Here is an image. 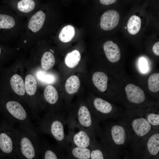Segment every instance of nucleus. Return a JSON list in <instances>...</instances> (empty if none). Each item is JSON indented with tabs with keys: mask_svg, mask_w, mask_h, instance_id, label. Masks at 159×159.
<instances>
[{
	"mask_svg": "<svg viewBox=\"0 0 159 159\" xmlns=\"http://www.w3.org/2000/svg\"><path fill=\"white\" fill-rule=\"evenodd\" d=\"M93 105V108L91 110L96 118H104L112 109V106L110 103L100 98L94 99Z\"/></svg>",
	"mask_w": 159,
	"mask_h": 159,
	"instance_id": "9b49d317",
	"label": "nucleus"
},
{
	"mask_svg": "<svg viewBox=\"0 0 159 159\" xmlns=\"http://www.w3.org/2000/svg\"><path fill=\"white\" fill-rule=\"evenodd\" d=\"M127 28V27H125V29H126Z\"/></svg>",
	"mask_w": 159,
	"mask_h": 159,
	"instance_id": "72a5a7b5",
	"label": "nucleus"
},
{
	"mask_svg": "<svg viewBox=\"0 0 159 159\" xmlns=\"http://www.w3.org/2000/svg\"><path fill=\"white\" fill-rule=\"evenodd\" d=\"M147 147L149 153L152 155H156L159 151V134L157 133L152 135L149 138Z\"/></svg>",
	"mask_w": 159,
	"mask_h": 159,
	"instance_id": "a878e982",
	"label": "nucleus"
},
{
	"mask_svg": "<svg viewBox=\"0 0 159 159\" xmlns=\"http://www.w3.org/2000/svg\"><path fill=\"white\" fill-rule=\"evenodd\" d=\"M68 125L75 127L77 131L73 128H68L67 138L71 145L89 148L93 138L86 130L75 125L67 122Z\"/></svg>",
	"mask_w": 159,
	"mask_h": 159,
	"instance_id": "6e6552de",
	"label": "nucleus"
},
{
	"mask_svg": "<svg viewBox=\"0 0 159 159\" xmlns=\"http://www.w3.org/2000/svg\"><path fill=\"white\" fill-rule=\"evenodd\" d=\"M117 0H100L101 3L104 5H108L115 3Z\"/></svg>",
	"mask_w": 159,
	"mask_h": 159,
	"instance_id": "473e14b6",
	"label": "nucleus"
},
{
	"mask_svg": "<svg viewBox=\"0 0 159 159\" xmlns=\"http://www.w3.org/2000/svg\"><path fill=\"white\" fill-rule=\"evenodd\" d=\"M119 19L120 15L117 11L114 10L107 11L101 16V27L104 30H112L118 25Z\"/></svg>",
	"mask_w": 159,
	"mask_h": 159,
	"instance_id": "9d476101",
	"label": "nucleus"
},
{
	"mask_svg": "<svg viewBox=\"0 0 159 159\" xmlns=\"http://www.w3.org/2000/svg\"><path fill=\"white\" fill-rule=\"evenodd\" d=\"M19 17L27 18L41 6L40 0H2Z\"/></svg>",
	"mask_w": 159,
	"mask_h": 159,
	"instance_id": "0eeeda50",
	"label": "nucleus"
},
{
	"mask_svg": "<svg viewBox=\"0 0 159 159\" xmlns=\"http://www.w3.org/2000/svg\"><path fill=\"white\" fill-rule=\"evenodd\" d=\"M0 114L9 120L26 125L37 132L39 131L22 105L16 101L9 100L3 94L0 95Z\"/></svg>",
	"mask_w": 159,
	"mask_h": 159,
	"instance_id": "39448f33",
	"label": "nucleus"
},
{
	"mask_svg": "<svg viewBox=\"0 0 159 159\" xmlns=\"http://www.w3.org/2000/svg\"><path fill=\"white\" fill-rule=\"evenodd\" d=\"M67 113V121L85 130L93 137L97 130V125L96 118L89 107L82 104Z\"/></svg>",
	"mask_w": 159,
	"mask_h": 159,
	"instance_id": "423d86ee",
	"label": "nucleus"
},
{
	"mask_svg": "<svg viewBox=\"0 0 159 159\" xmlns=\"http://www.w3.org/2000/svg\"><path fill=\"white\" fill-rule=\"evenodd\" d=\"M92 80L95 86L101 92H104L107 89L108 77L104 73L97 72L92 76Z\"/></svg>",
	"mask_w": 159,
	"mask_h": 159,
	"instance_id": "a211bd4d",
	"label": "nucleus"
},
{
	"mask_svg": "<svg viewBox=\"0 0 159 159\" xmlns=\"http://www.w3.org/2000/svg\"><path fill=\"white\" fill-rule=\"evenodd\" d=\"M139 67L142 72H145L147 71L148 65L147 61L144 59H141L139 61Z\"/></svg>",
	"mask_w": 159,
	"mask_h": 159,
	"instance_id": "c756f323",
	"label": "nucleus"
},
{
	"mask_svg": "<svg viewBox=\"0 0 159 159\" xmlns=\"http://www.w3.org/2000/svg\"><path fill=\"white\" fill-rule=\"evenodd\" d=\"M112 139L115 143L118 145L124 144L126 140V133L123 127L119 125L113 126L111 129Z\"/></svg>",
	"mask_w": 159,
	"mask_h": 159,
	"instance_id": "6ab92c4d",
	"label": "nucleus"
},
{
	"mask_svg": "<svg viewBox=\"0 0 159 159\" xmlns=\"http://www.w3.org/2000/svg\"><path fill=\"white\" fill-rule=\"evenodd\" d=\"M51 52L46 51L43 54L41 59V65L43 69L48 70L54 65L55 61L54 56Z\"/></svg>",
	"mask_w": 159,
	"mask_h": 159,
	"instance_id": "4be33fe9",
	"label": "nucleus"
},
{
	"mask_svg": "<svg viewBox=\"0 0 159 159\" xmlns=\"http://www.w3.org/2000/svg\"><path fill=\"white\" fill-rule=\"evenodd\" d=\"M67 116L66 112L61 111L46 112L38 121L37 127L39 131L52 137L57 145L66 152L70 146V142L64 131Z\"/></svg>",
	"mask_w": 159,
	"mask_h": 159,
	"instance_id": "f257e3e1",
	"label": "nucleus"
},
{
	"mask_svg": "<svg viewBox=\"0 0 159 159\" xmlns=\"http://www.w3.org/2000/svg\"><path fill=\"white\" fill-rule=\"evenodd\" d=\"M37 78L40 81L47 83H52L55 80L54 76L44 71L39 70L36 73Z\"/></svg>",
	"mask_w": 159,
	"mask_h": 159,
	"instance_id": "cd10ccee",
	"label": "nucleus"
},
{
	"mask_svg": "<svg viewBox=\"0 0 159 159\" xmlns=\"http://www.w3.org/2000/svg\"><path fill=\"white\" fill-rule=\"evenodd\" d=\"M9 49L0 44V59L5 56L9 52Z\"/></svg>",
	"mask_w": 159,
	"mask_h": 159,
	"instance_id": "7c9ffc66",
	"label": "nucleus"
},
{
	"mask_svg": "<svg viewBox=\"0 0 159 159\" xmlns=\"http://www.w3.org/2000/svg\"><path fill=\"white\" fill-rule=\"evenodd\" d=\"M80 52L77 50H74L68 53L65 58V62L66 65L70 68H73L77 66L81 59Z\"/></svg>",
	"mask_w": 159,
	"mask_h": 159,
	"instance_id": "5701e85b",
	"label": "nucleus"
},
{
	"mask_svg": "<svg viewBox=\"0 0 159 159\" xmlns=\"http://www.w3.org/2000/svg\"><path fill=\"white\" fill-rule=\"evenodd\" d=\"M40 150L42 159H65V151L58 145H53L44 141H42Z\"/></svg>",
	"mask_w": 159,
	"mask_h": 159,
	"instance_id": "1a4fd4ad",
	"label": "nucleus"
},
{
	"mask_svg": "<svg viewBox=\"0 0 159 159\" xmlns=\"http://www.w3.org/2000/svg\"><path fill=\"white\" fill-rule=\"evenodd\" d=\"M132 125L136 134L140 137L146 135L151 129L150 123L147 120L143 118L134 120L132 122Z\"/></svg>",
	"mask_w": 159,
	"mask_h": 159,
	"instance_id": "dca6fc26",
	"label": "nucleus"
},
{
	"mask_svg": "<svg viewBox=\"0 0 159 159\" xmlns=\"http://www.w3.org/2000/svg\"><path fill=\"white\" fill-rule=\"evenodd\" d=\"M17 128L18 158L38 159L40 154V148L42 140L37 132L33 128L23 124H19Z\"/></svg>",
	"mask_w": 159,
	"mask_h": 159,
	"instance_id": "7ed1b4c3",
	"label": "nucleus"
},
{
	"mask_svg": "<svg viewBox=\"0 0 159 159\" xmlns=\"http://www.w3.org/2000/svg\"><path fill=\"white\" fill-rule=\"evenodd\" d=\"M24 85L27 94L30 96H34L37 91V82L33 75L29 74L26 76Z\"/></svg>",
	"mask_w": 159,
	"mask_h": 159,
	"instance_id": "b1692460",
	"label": "nucleus"
},
{
	"mask_svg": "<svg viewBox=\"0 0 159 159\" xmlns=\"http://www.w3.org/2000/svg\"><path fill=\"white\" fill-rule=\"evenodd\" d=\"M0 122V158H18V131L15 122L4 117Z\"/></svg>",
	"mask_w": 159,
	"mask_h": 159,
	"instance_id": "20e7f679",
	"label": "nucleus"
},
{
	"mask_svg": "<svg viewBox=\"0 0 159 159\" xmlns=\"http://www.w3.org/2000/svg\"><path fill=\"white\" fill-rule=\"evenodd\" d=\"M125 90L128 100L132 103H140L145 99L144 91L138 86L129 84L125 87Z\"/></svg>",
	"mask_w": 159,
	"mask_h": 159,
	"instance_id": "ddd939ff",
	"label": "nucleus"
},
{
	"mask_svg": "<svg viewBox=\"0 0 159 159\" xmlns=\"http://www.w3.org/2000/svg\"><path fill=\"white\" fill-rule=\"evenodd\" d=\"M148 120L151 125H159V115L154 113L149 114L148 116Z\"/></svg>",
	"mask_w": 159,
	"mask_h": 159,
	"instance_id": "c85d7f7f",
	"label": "nucleus"
},
{
	"mask_svg": "<svg viewBox=\"0 0 159 159\" xmlns=\"http://www.w3.org/2000/svg\"><path fill=\"white\" fill-rule=\"evenodd\" d=\"M66 153L65 159H90V150L89 148H82L71 145Z\"/></svg>",
	"mask_w": 159,
	"mask_h": 159,
	"instance_id": "4468645a",
	"label": "nucleus"
},
{
	"mask_svg": "<svg viewBox=\"0 0 159 159\" xmlns=\"http://www.w3.org/2000/svg\"><path fill=\"white\" fill-rule=\"evenodd\" d=\"M11 87L14 93L19 96H23L25 94V90L24 82L19 75L15 74L10 80Z\"/></svg>",
	"mask_w": 159,
	"mask_h": 159,
	"instance_id": "f3484780",
	"label": "nucleus"
},
{
	"mask_svg": "<svg viewBox=\"0 0 159 159\" xmlns=\"http://www.w3.org/2000/svg\"><path fill=\"white\" fill-rule=\"evenodd\" d=\"M75 34L74 28L71 25H67L64 27L59 33L58 38L62 42L67 43L70 41Z\"/></svg>",
	"mask_w": 159,
	"mask_h": 159,
	"instance_id": "412c9836",
	"label": "nucleus"
},
{
	"mask_svg": "<svg viewBox=\"0 0 159 159\" xmlns=\"http://www.w3.org/2000/svg\"><path fill=\"white\" fill-rule=\"evenodd\" d=\"M80 86V81L78 77L73 75L69 77L66 81L65 90L68 94L72 95L78 92Z\"/></svg>",
	"mask_w": 159,
	"mask_h": 159,
	"instance_id": "aec40b11",
	"label": "nucleus"
},
{
	"mask_svg": "<svg viewBox=\"0 0 159 159\" xmlns=\"http://www.w3.org/2000/svg\"><path fill=\"white\" fill-rule=\"evenodd\" d=\"M26 20L19 16L7 5H0V42L19 38L25 28Z\"/></svg>",
	"mask_w": 159,
	"mask_h": 159,
	"instance_id": "f03ea898",
	"label": "nucleus"
},
{
	"mask_svg": "<svg viewBox=\"0 0 159 159\" xmlns=\"http://www.w3.org/2000/svg\"><path fill=\"white\" fill-rule=\"evenodd\" d=\"M149 90L153 92L159 91V73H155L151 75L148 80Z\"/></svg>",
	"mask_w": 159,
	"mask_h": 159,
	"instance_id": "bb28decb",
	"label": "nucleus"
},
{
	"mask_svg": "<svg viewBox=\"0 0 159 159\" xmlns=\"http://www.w3.org/2000/svg\"><path fill=\"white\" fill-rule=\"evenodd\" d=\"M103 49L108 59L112 63L118 61L120 58L121 54L118 45L111 41L106 42L104 44Z\"/></svg>",
	"mask_w": 159,
	"mask_h": 159,
	"instance_id": "2eb2a0df",
	"label": "nucleus"
},
{
	"mask_svg": "<svg viewBox=\"0 0 159 159\" xmlns=\"http://www.w3.org/2000/svg\"><path fill=\"white\" fill-rule=\"evenodd\" d=\"M127 30L130 34L134 35L140 31L141 26L140 18L136 15L132 16L129 19L127 25Z\"/></svg>",
	"mask_w": 159,
	"mask_h": 159,
	"instance_id": "393cba45",
	"label": "nucleus"
},
{
	"mask_svg": "<svg viewBox=\"0 0 159 159\" xmlns=\"http://www.w3.org/2000/svg\"><path fill=\"white\" fill-rule=\"evenodd\" d=\"M43 97L46 103L50 106L47 112H59L56 106L59 101V96L55 87L50 85L47 86L44 91Z\"/></svg>",
	"mask_w": 159,
	"mask_h": 159,
	"instance_id": "f8f14e48",
	"label": "nucleus"
},
{
	"mask_svg": "<svg viewBox=\"0 0 159 159\" xmlns=\"http://www.w3.org/2000/svg\"><path fill=\"white\" fill-rule=\"evenodd\" d=\"M159 42H157L154 44L153 47V51L154 53L156 55L159 56Z\"/></svg>",
	"mask_w": 159,
	"mask_h": 159,
	"instance_id": "2f4dec72",
	"label": "nucleus"
}]
</instances>
